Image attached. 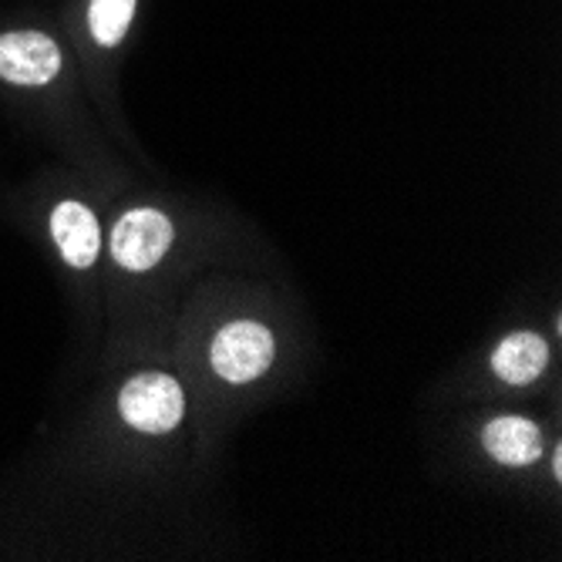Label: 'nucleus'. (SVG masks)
Returning <instances> with one entry per match:
<instances>
[{
    "label": "nucleus",
    "instance_id": "nucleus-1",
    "mask_svg": "<svg viewBox=\"0 0 562 562\" xmlns=\"http://www.w3.org/2000/svg\"><path fill=\"white\" fill-rule=\"evenodd\" d=\"M119 412L122 418L145 435H166L179 428L186 412V394L176 378L169 374H138L132 378L119 394Z\"/></svg>",
    "mask_w": 562,
    "mask_h": 562
},
{
    "label": "nucleus",
    "instance_id": "nucleus-2",
    "mask_svg": "<svg viewBox=\"0 0 562 562\" xmlns=\"http://www.w3.org/2000/svg\"><path fill=\"white\" fill-rule=\"evenodd\" d=\"M277 353V340L273 334L257 324V321H233L226 324L210 350L213 371L229 381V384H249L260 374H267V368L273 364Z\"/></svg>",
    "mask_w": 562,
    "mask_h": 562
},
{
    "label": "nucleus",
    "instance_id": "nucleus-3",
    "mask_svg": "<svg viewBox=\"0 0 562 562\" xmlns=\"http://www.w3.org/2000/svg\"><path fill=\"white\" fill-rule=\"evenodd\" d=\"M172 246V223L159 210H128L112 229V257L119 267L142 273L156 267Z\"/></svg>",
    "mask_w": 562,
    "mask_h": 562
},
{
    "label": "nucleus",
    "instance_id": "nucleus-4",
    "mask_svg": "<svg viewBox=\"0 0 562 562\" xmlns=\"http://www.w3.org/2000/svg\"><path fill=\"white\" fill-rule=\"evenodd\" d=\"M61 71V50L41 31L0 34V78L11 85H47Z\"/></svg>",
    "mask_w": 562,
    "mask_h": 562
},
{
    "label": "nucleus",
    "instance_id": "nucleus-5",
    "mask_svg": "<svg viewBox=\"0 0 562 562\" xmlns=\"http://www.w3.org/2000/svg\"><path fill=\"white\" fill-rule=\"evenodd\" d=\"M50 236H55L61 257L75 270H88L98 260L101 229L94 213L81 206V202H61V206H55V213H50Z\"/></svg>",
    "mask_w": 562,
    "mask_h": 562
},
{
    "label": "nucleus",
    "instance_id": "nucleus-6",
    "mask_svg": "<svg viewBox=\"0 0 562 562\" xmlns=\"http://www.w3.org/2000/svg\"><path fill=\"white\" fill-rule=\"evenodd\" d=\"M485 451L508 469H526L542 458V431L529 418H495L482 431Z\"/></svg>",
    "mask_w": 562,
    "mask_h": 562
},
{
    "label": "nucleus",
    "instance_id": "nucleus-7",
    "mask_svg": "<svg viewBox=\"0 0 562 562\" xmlns=\"http://www.w3.org/2000/svg\"><path fill=\"white\" fill-rule=\"evenodd\" d=\"M549 364V347L539 334H513L492 353V371L513 387H526L542 378Z\"/></svg>",
    "mask_w": 562,
    "mask_h": 562
},
{
    "label": "nucleus",
    "instance_id": "nucleus-8",
    "mask_svg": "<svg viewBox=\"0 0 562 562\" xmlns=\"http://www.w3.org/2000/svg\"><path fill=\"white\" fill-rule=\"evenodd\" d=\"M135 18V0H91L88 31L101 47H115L128 34Z\"/></svg>",
    "mask_w": 562,
    "mask_h": 562
}]
</instances>
